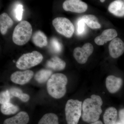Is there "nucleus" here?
Listing matches in <instances>:
<instances>
[{
  "label": "nucleus",
  "mask_w": 124,
  "mask_h": 124,
  "mask_svg": "<svg viewBox=\"0 0 124 124\" xmlns=\"http://www.w3.org/2000/svg\"><path fill=\"white\" fill-rule=\"evenodd\" d=\"M9 91L11 95L18 98L23 102L28 101L30 99L29 95L23 93L22 90L19 88L13 87L10 89Z\"/></svg>",
  "instance_id": "5701e85b"
},
{
  "label": "nucleus",
  "mask_w": 124,
  "mask_h": 124,
  "mask_svg": "<svg viewBox=\"0 0 124 124\" xmlns=\"http://www.w3.org/2000/svg\"><path fill=\"white\" fill-rule=\"evenodd\" d=\"M117 35V31L114 29H106L100 35L94 39V42L98 45L102 46L108 41L112 40Z\"/></svg>",
  "instance_id": "9b49d317"
},
{
  "label": "nucleus",
  "mask_w": 124,
  "mask_h": 124,
  "mask_svg": "<svg viewBox=\"0 0 124 124\" xmlns=\"http://www.w3.org/2000/svg\"><path fill=\"white\" fill-rule=\"evenodd\" d=\"M82 102L78 100L70 99L67 102L65 108L67 124H78L81 116Z\"/></svg>",
  "instance_id": "20e7f679"
},
{
  "label": "nucleus",
  "mask_w": 124,
  "mask_h": 124,
  "mask_svg": "<svg viewBox=\"0 0 124 124\" xmlns=\"http://www.w3.org/2000/svg\"><path fill=\"white\" fill-rule=\"evenodd\" d=\"M38 124H59L58 118L54 113H46L40 119Z\"/></svg>",
  "instance_id": "412c9836"
},
{
  "label": "nucleus",
  "mask_w": 124,
  "mask_h": 124,
  "mask_svg": "<svg viewBox=\"0 0 124 124\" xmlns=\"http://www.w3.org/2000/svg\"><path fill=\"white\" fill-rule=\"evenodd\" d=\"M50 44L52 49L55 53H59L62 51V45L57 38H52Z\"/></svg>",
  "instance_id": "393cba45"
},
{
  "label": "nucleus",
  "mask_w": 124,
  "mask_h": 124,
  "mask_svg": "<svg viewBox=\"0 0 124 124\" xmlns=\"http://www.w3.org/2000/svg\"><path fill=\"white\" fill-rule=\"evenodd\" d=\"M10 99V93L9 90L2 91L0 94V103L1 104L9 102Z\"/></svg>",
  "instance_id": "a878e982"
},
{
  "label": "nucleus",
  "mask_w": 124,
  "mask_h": 124,
  "mask_svg": "<svg viewBox=\"0 0 124 124\" xmlns=\"http://www.w3.org/2000/svg\"><path fill=\"white\" fill-rule=\"evenodd\" d=\"M106 86L109 93H114L119 91L123 84V80L120 78L113 75L108 76L106 79Z\"/></svg>",
  "instance_id": "f8f14e48"
},
{
  "label": "nucleus",
  "mask_w": 124,
  "mask_h": 124,
  "mask_svg": "<svg viewBox=\"0 0 124 124\" xmlns=\"http://www.w3.org/2000/svg\"><path fill=\"white\" fill-rule=\"evenodd\" d=\"M55 30L67 38H71L74 31V27L71 22L66 18H55L52 22Z\"/></svg>",
  "instance_id": "423d86ee"
},
{
  "label": "nucleus",
  "mask_w": 124,
  "mask_h": 124,
  "mask_svg": "<svg viewBox=\"0 0 124 124\" xmlns=\"http://www.w3.org/2000/svg\"><path fill=\"white\" fill-rule=\"evenodd\" d=\"M93 51V46L89 43H86L82 48L78 47L74 49L73 55L78 62L80 64L85 63L89 56Z\"/></svg>",
  "instance_id": "0eeeda50"
},
{
  "label": "nucleus",
  "mask_w": 124,
  "mask_h": 124,
  "mask_svg": "<svg viewBox=\"0 0 124 124\" xmlns=\"http://www.w3.org/2000/svg\"><path fill=\"white\" fill-rule=\"evenodd\" d=\"M18 107L8 102L1 104L0 107V110L2 113L5 115H10L14 114L19 111Z\"/></svg>",
  "instance_id": "4be33fe9"
},
{
  "label": "nucleus",
  "mask_w": 124,
  "mask_h": 124,
  "mask_svg": "<svg viewBox=\"0 0 124 124\" xmlns=\"http://www.w3.org/2000/svg\"><path fill=\"white\" fill-rule=\"evenodd\" d=\"M85 23L91 29H99L101 27L98 22L97 18L92 15H86L83 16L81 18Z\"/></svg>",
  "instance_id": "6ab92c4d"
},
{
  "label": "nucleus",
  "mask_w": 124,
  "mask_h": 124,
  "mask_svg": "<svg viewBox=\"0 0 124 124\" xmlns=\"http://www.w3.org/2000/svg\"><path fill=\"white\" fill-rule=\"evenodd\" d=\"M52 74L51 70L42 69L37 72L35 76V80L38 83L42 84L48 80Z\"/></svg>",
  "instance_id": "aec40b11"
},
{
  "label": "nucleus",
  "mask_w": 124,
  "mask_h": 124,
  "mask_svg": "<svg viewBox=\"0 0 124 124\" xmlns=\"http://www.w3.org/2000/svg\"><path fill=\"white\" fill-rule=\"evenodd\" d=\"M34 75L33 71L26 70L23 71H17L10 76L11 81L15 84L23 85L28 83Z\"/></svg>",
  "instance_id": "1a4fd4ad"
},
{
  "label": "nucleus",
  "mask_w": 124,
  "mask_h": 124,
  "mask_svg": "<svg viewBox=\"0 0 124 124\" xmlns=\"http://www.w3.org/2000/svg\"><path fill=\"white\" fill-rule=\"evenodd\" d=\"M119 117L120 121L121 124H124V108L120 109L119 111Z\"/></svg>",
  "instance_id": "cd10ccee"
},
{
  "label": "nucleus",
  "mask_w": 124,
  "mask_h": 124,
  "mask_svg": "<svg viewBox=\"0 0 124 124\" xmlns=\"http://www.w3.org/2000/svg\"><path fill=\"white\" fill-rule=\"evenodd\" d=\"M29 120L28 113L24 111H21L14 116L5 120L4 124H27Z\"/></svg>",
  "instance_id": "ddd939ff"
},
{
  "label": "nucleus",
  "mask_w": 124,
  "mask_h": 124,
  "mask_svg": "<svg viewBox=\"0 0 124 124\" xmlns=\"http://www.w3.org/2000/svg\"><path fill=\"white\" fill-rule=\"evenodd\" d=\"M109 54L114 58L119 57L124 53V43L121 39L116 38L111 41L108 46Z\"/></svg>",
  "instance_id": "9d476101"
},
{
  "label": "nucleus",
  "mask_w": 124,
  "mask_h": 124,
  "mask_svg": "<svg viewBox=\"0 0 124 124\" xmlns=\"http://www.w3.org/2000/svg\"><path fill=\"white\" fill-rule=\"evenodd\" d=\"M32 40L36 46L43 48L48 44L47 37L44 32L40 31H36L32 37Z\"/></svg>",
  "instance_id": "a211bd4d"
},
{
  "label": "nucleus",
  "mask_w": 124,
  "mask_h": 124,
  "mask_svg": "<svg viewBox=\"0 0 124 124\" xmlns=\"http://www.w3.org/2000/svg\"><path fill=\"white\" fill-rule=\"evenodd\" d=\"M67 83V78L64 74L61 73L53 74L48 81L46 85L48 93L54 98H61L66 92V86Z\"/></svg>",
  "instance_id": "f03ea898"
},
{
  "label": "nucleus",
  "mask_w": 124,
  "mask_h": 124,
  "mask_svg": "<svg viewBox=\"0 0 124 124\" xmlns=\"http://www.w3.org/2000/svg\"><path fill=\"white\" fill-rule=\"evenodd\" d=\"M43 59L41 54L34 51L22 55L16 62V66L20 70H27L39 64Z\"/></svg>",
  "instance_id": "39448f33"
},
{
  "label": "nucleus",
  "mask_w": 124,
  "mask_h": 124,
  "mask_svg": "<svg viewBox=\"0 0 124 124\" xmlns=\"http://www.w3.org/2000/svg\"><path fill=\"white\" fill-rule=\"evenodd\" d=\"M117 117V110L113 107H110L105 111L103 115L105 124H116Z\"/></svg>",
  "instance_id": "f3484780"
},
{
  "label": "nucleus",
  "mask_w": 124,
  "mask_h": 124,
  "mask_svg": "<svg viewBox=\"0 0 124 124\" xmlns=\"http://www.w3.org/2000/svg\"><path fill=\"white\" fill-rule=\"evenodd\" d=\"M85 31V23L82 18H81L78 22L77 33L81 35Z\"/></svg>",
  "instance_id": "bb28decb"
},
{
  "label": "nucleus",
  "mask_w": 124,
  "mask_h": 124,
  "mask_svg": "<svg viewBox=\"0 0 124 124\" xmlns=\"http://www.w3.org/2000/svg\"><path fill=\"white\" fill-rule=\"evenodd\" d=\"M109 12L117 17L124 16V2L123 0H116L110 4L108 7Z\"/></svg>",
  "instance_id": "4468645a"
},
{
  "label": "nucleus",
  "mask_w": 124,
  "mask_h": 124,
  "mask_svg": "<svg viewBox=\"0 0 124 124\" xmlns=\"http://www.w3.org/2000/svg\"><path fill=\"white\" fill-rule=\"evenodd\" d=\"M116 124H121L120 122L119 121V122H116Z\"/></svg>",
  "instance_id": "c756f323"
},
{
  "label": "nucleus",
  "mask_w": 124,
  "mask_h": 124,
  "mask_svg": "<svg viewBox=\"0 0 124 124\" xmlns=\"http://www.w3.org/2000/svg\"><path fill=\"white\" fill-rule=\"evenodd\" d=\"M14 22L6 13H3L0 16V31L3 35L7 33L8 29L13 25Z\"/></svg>",
  "instance_id": "dca6fc26"
},
{
  "label": "nucleus",
  "mask_w": 124,
  "mask_h": 124,
  "mask_svg": "<svg viewBox=\"0 0 124 124\" xmlns=\"http://www.w3.org/2000/svg\"><path fill=\"white\" fill-rule=\"evenodd\" d=\"M102 100L99 95L93 94L90 98L85 99L82 105L83 120L88 123L97 121L102 113Z\"/></svg>",
  "instance_id": "f257e3e1"
},
{
  "label": "nucleus",
  "mask_w": 124,
  "mask_h": 124,
  "mask_svg": "<svg viewBox=\"0 0 124 124\" xmlns=\"http://www.w3.org/2000/svg\"><path fill=\"white\" fill-rule=\"evenodd\" d=\"M105 1V0H100V1H101V2H104V1Z\"/></svg>",
  "instance_id": "7c9ffc66"
},
{
  "label": "nucleus",
  "mask_w": 124,
  "mask_h": 124,
  "mask_svg": "<svg viewBox=\"0 0 124 124\" xmlns=\"http://www.w3.org/2000/svg\"><path fill=\"white\" fill-rule=\"evenodd\" d=\"M32 29L31 25L27 21H21L16 26L13 32V41L16 44L22 46L30 40Z\"/></svg>",
  "instance_id": "7ed1b4c3"
},
{
  "label": "nucleus",
  "mask_w": 124,
  "mask_h": 124,
  "mask_svg": "<svg viewBox=\"0 0 124 124\" xmlns=\"http://www.w3.org/2000/svg\"><path fill=\"white\" fill-rule=\"evenodd\" d=\"M123 1H124V0H123Z\"/></svg>",
  "instance_id": "2f4dec72"
},
{
  "label": "nucleus",
  "mask_w": 124,
  "mask_h": 124,
  "mask_svg": "<svg viewBox=\"0 0 124 124\" xmlns=\"http://www.w3.org/2000/svg\"><path fill=\"white\" fill-rule=\"evenodd\" d=\"M23 6L22 4H18L16 6L14 10V14L16 18L18 21H21L22 19Z\"/></svg>",
  "instance_id": "b1692460"
},
{
  "label": "nucleus",
  "mask_w": 124,
  "mask_h": 124,
  "mask_svg": "<svg viewBox=\"0 0 124 124\" xmlns=\"http://www.w3.org/2000/svg\"><path fill=\"white\" fill-rule=\"evenodd\" d=\"M91 124H103L102 122L100 121H97L94 122H93Z\"/></svg>",
  "instance_id": "c85d7f7f"
},
{
  "label": "nucleus",
  "mask_w": 124,
  "mask_h": 124,
  "mask_svg": "<svg viewBox=\"0 0 124 124\" xmlns=\"http://www.w3.org/2000/svg\"><path fill=\"white\" fill-rule=\"evenodd\" d=\"M66 63L64 61L58 57L51 58L46 63V66L49 69L54 71H61L65 68Z\"/></svg>",
  "instance_id": "2eb2a0df"
},
{
  "label": "nucleus",
  "mask_w": 124,
  "mask_h": 124,
  "mask_svg": "<svg viewBox=\"0 0 124 124\" xmlns=\"http://www.w3.org/2000/svg\"><path fill=\"white\" fill-rule=\"evenodd\" d=\"M64 10L77 13H82L86 11L88 5L85 2L79 0H67L62 5Z\"/></svg>",
  "instance_id": "6e6552de"
}]
</instances>
